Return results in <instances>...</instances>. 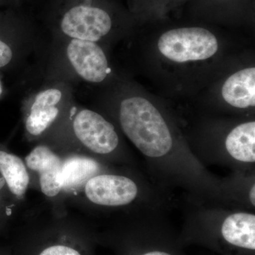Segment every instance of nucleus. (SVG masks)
Here are the masks:
<instances>
[{
    "label": "nucleus",
    "instance_id": "obj_8",
    "mask_svg": "<svg viewBox=\"0 0 255 255\" xmlns=\"http://www.w3.org/2000/svg\"><path fill=\"white\" fill-rule=\"evenodd\" d=\"M85 194L94 204L101 206H121L130 204L135 199V183L124 176L102 174L95 176L85 184Z\"/></svg>",
    "mask_w": 255,
    "mask_h": 255
},
{
    "label": "nucleus",
    "instance_id": "obj_10",
    "mask_svg": "<svg viewBox=\"0 0 255 255\" xmlns=\"http://www.w3.org/2000/svg\"><path fill=\"white\" fill-rule=\"evenodd\" d=\"M222 96L230 105L246 109L255 106V68L243 69L225 82Z\"/></svg>",
    "mask_w": 255,
    "mask_h": 255
},
{
    "label": "nucleus",
    "instance_id": "obj_20",
    "mask_svg": "<svg viewBox=\"0 0 255 255\" xmlns=\"http://www.w3.org/2000/svg\"><path fill=\"white\" fill-rule=\"evenodd\" d=\"M5 184V181L4 178L2 177H0V191L2 189L3 187H4Z\"/></svg>",
    "mask_w": 255,
    "mask_h": 255
},
{
    "label": "nucleus",
    "instance_id": "obj_21",
    "mask_svg": "<svg viewBox=\"0 0 255 255\" xmlns=\"http://www.w3.org/2000/svg\"><path fill=\"white\" fill-rule=\"evenodd\" d=\"M28 1H29V0H24L25 4H26V3H27Z\"/></svg>",
    "mask_w": 255,
    "mask_h": 255
},
{
    "label": "nucleus",
    "instance_id": "obj_11",
    "mask_svg": "<svg viewBox=\"0 0 255 255\" xmlns=\"http://www.w3.org/2000/svg\"><path fill=\"white\" fill-rule=\"evenodd\" d=\"M222 235L228 243L240 248L255 249V216L246 213L231 215L223 223Z\"/></svg>",
    "mask_w": 255,
    "mask_h": 255
},
{
    "label": "nucleus",
    "instance_id": "obj_7",
    "mask_svg": "<svg viewBox=\"0 0 255 255\" xmlns=\"http://www.w3.org/2000/svg\"><path fill=\"white\" fill-rule=\"evenodd\" d=\"M67 118L74 137L92 152L105 155L118 147L119 137L113 124L95 111L75 102Z\"/></svg>",
    "mask_w": 255,
    "mask_h": 255
},
{
    "label": "nucleus",
    "instance_id": "obj_14",
    "mask_svg": "<svg viewBox=\"0 0 255 255\" xmlns=\"http://www.w3.org/2000/svg\"><path fill=\"white\" fill-rule=\"evenodd\" d=\"M98 171L99 165L95 160L80 156L70 157L62 165V188L75 189L88 181Z\"/></svg>",
    "mask_w": 255,
    "mask_h": 255
},
{
    "label": "nucleus",
    "instance_id": "obj_15",
    "mask_svg": "<svg viewBox=\"0 0 255 255\" xmlns=\"http://www.w3.org/2000/svg\"><path fill=\"white\" fill-rule=\"evenodd\" d=\"M39 255H81L78 251L70 247L54 246L49 247Z\"/></svg>",
    "mask_w": 255,
    "mask_h": 255
},
{
    "label": "nucleus",
    "instance_id": "obj_4",
    "mask_svg": "<svg viewBox=\"0 0 255 255\" xmlns=\"http://www.w3.org/2000/svg\"><path fill=\"white\" fill-rule=\"evenodd\" d=\"M119 118L126 135L147 157H162L172 148L173 142L167 124L146 99L136 96L122 99Z\"/></svg>",
    "mask_w": 255,
    "mask_h": 255
},
{
    "label": "nucleus",
    "instance_id": "obj_16",
    "mask_svg": "<svg viewBox=\"0 0 255 255\" xmlns=\"http://www.w3.org/2000/svg\"><path fill=\"white\" fill-rule=\"evenodd\" d=\"M24 4V0H0V8L5 6H21Z\"/></svg>",
    "mask_w": 255,
    "mask_h": 255
},
{
    "label": "nucleus",
    "instance_id": "obj_13",
    "mask_svg": "<svg viewBox=\"0 0 255 255\" xmlns=\"http://www.w3.org/2000/svg\"><path fill=\"white\" fill-rule=\"evenodd\" d=\"M0 173L14 195L17 197L24 195L29 184V176L22 159L0 150Z\"/></svg>",
    "mask_w": 255,
    "mask_h": 255
},
{
    "label": "nucleus",
    "instance_id": "obj_17",
    "mask_svg": "<svg viewBox=\"0 0 255 255\" xmlns=\"http://www.w3.org/2000/svg\"><path fill=\"white\" fill-rule=\"evenodd\" d=\"M7 90L5 87L4 80H3V74L0 73V100L6 96Z\"/></svg>",
    "mask_w": 255,
    "mask_h": 255
},
{
    "label": "nucleus",
    "instance_id": "obj_19",
    "mask_svg": "<svg viewBox=\"0 0 255 255\" xmlns=\"http://www.w3.org/2000/svg\"><path fill=\"white\" fill-rule=\"evenodd\" d=\"M144 255H171L168 253H164V252L154 251L150 252V253H147Z\"/></svg>",
    "mask_w": 255,
    "mask_h": 255
},
{
    "label": "nucleus",
    "instance_id": "obj_5",
    "mask_svg": "<svg viewBox=\"0 0 255 255\" xmlns=\"http://www.w3.org/2000/svg\"><path fill=\"white\" fill-rule=\"evenodd\" d=\"M30 88L23 100L24 128L28 136L44 135L75 104V89L68 82L41 80Z\"/></svg>",
    "mask_w": 255,
    "mask_h": 255
},
{
    "label": "nucleus",
    "instance_id": "obj_18",
    "mask_svg": "<svg viewBox=\"0 0 255 255\" xmlns=\"http://www.w3.org/2000/svg\"><path fill=\"white\" fill-rule=\"evenodd\" d=\"M250 199H251V201L252 204L253 206H255V186H253L252 187L251 192H250Z\"/></svg>",
    "mask_w": 255,
    "mask_h": 255
},
{
    "label": "nucleus",
    "instance_id": "obj_2",
    "mask_svg": "<svg viewBox=\"0 0 255 255\" xmlns=\"http://www.w3.org/2000/svg\"><path fill=\"white\" fill-rule=\"evenodd\" d=\"M112 74L110 60L101 43L48 36L39 55L33 82L58 80L74 87L105 83Z\"/></svg>",
    "mask_w": 255,
    "mask_h": 255
},
{
    "label": "nucleus",
    "instance_id": "obj_3",
    "mask_svg": "<svg viewBox=\"0 0 255 255\" xmlns=\"http://www.w3.org/2000/svg\"><path fill=\"white\" fill-rule=\"evenodd\" d=\"M47 39L27 5L0 8V73L31 78Z\"/></svg>",
    "mask_w": 255,
    "mask_h": 255
},
{
    "label": "nucleus",
    "instance_id": "obj_6",
    "mask_svg": "<svg viewBox=\"0 0 255 255\" xmlns=\"http://www.w3.org/2000/svg\"><path fill=\"white\" fill-rule=\"evenodd\" d=\"M157 47L165 58L176 63L209 59L219 49L217 38L200 27L174 28L159 38Z\"/></svg>",
    "mask_w": 255,
    "mask_h": 255
},
{
    "label": "nucleus",
    "instance_id": "obj_1",
    "mask_svg": "<svg viewBox=\"0 0 255 255\" xmlns=\"http://www.w3.org/2000/svg\"><path fill=\"white\" fill-rule=\"evenodd\" d=\"M26 4L48 36L102 43L124 23L122 10L110 0H30Z\"/></svg>",
    "mask_w": 255,
    "mask_h": 255
},
{
    "label": "nucleus",
    "instance_id": "obj_9",
    "mask_svg": "<svg viewBox=\"0 0 255 255\" xmlns=\"http://www.w3.org/2000/svg\"><path fill=\"white\" fill-rule=\"evenodd\" d=\"M26 165L39 174L42 192L48 197L58 195L62 188L61 159L49 147L36 146L26 157Z\"/></svg>",
    "mask_w": 255,
    "mask_h": 255
},
{
    "label": "nucleus",
    "instance_id": "obj_12",
    "mask_svg": "<svg viewBox=\"0 0 255 255\" xmlns=\"http://www.w3.org/2000/svg\"><path fill=\"white\" fill-rule=\"evenodd\" d=\"M228 153L244 162H255V122L238 126L228 134L226 140Z\"/></svg>",
    "mask_w": 255,
    "mask_h": 255
}]
</instances>
